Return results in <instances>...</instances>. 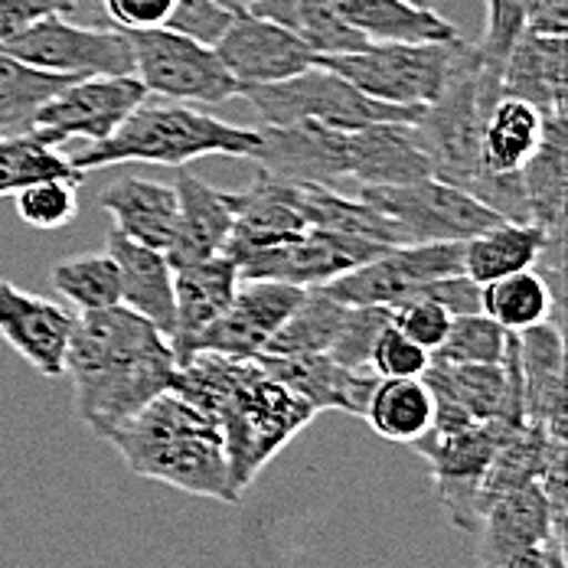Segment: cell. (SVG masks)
Here are the masks:
<instances>
[{"label":"cell","mask_w":568,"mask_h":568,"mask_svg":"<svg viewBox=\"0 0 568 568\" xmlns=\"http://www.w3.org/2000/svg\"><path fill=\"white\" fill-rule=\"evenodd\" d=\"M346 304L331 297L324 287H304V297L287 314L275 337L262 349L265 356H311L327 353L341 331ZM258 353V356H262Z\"/></svg>","instance_id":"cell-34"},{"label":"cell","mask_w":568,"mask_h":568,"mask_svg":"<svg viewBox=\"0 0 568 568\" xmlns=\"http://www.w3.org/2000/svg\"><path fill=\"white\" fill-rule=\"evenodd\" d=\"M523 193L529 206V223L546 232L549 245L542 252V265L552 272V291L559 294L562 275V235H566V193H568V121L566 114H549L542 128V141L536 154L519 171Z\"/></svg>","instance_id":"cell-16"},{"label":"cell","mask_w":568,"mask_h":568,"mask_svg":"<svg viewBox=\"0 0 568 568\" xmlns=\"http://www.w3.org/2000/svg\"><path fill=\"white\" fill-rule=\"evenodd\" d=\"M523 383V425H539L566 442V343L549 321L516 334Z\"/></svg>","instance_id":"cell-20"},{"label":"cell","mask_w":568,"mask_h":568,"mask_svg":"<svg viewBox=\"0 0 568 568\" xmlns=\"http://www.w3.org/2000/svg\"><path fill=\"white\" fill-rule=\"evenodd\" d=\"M408 3H418V7H435L438 0H408Z\"/></svg>","instance_id":"cell-51"},{"label":"cell","mask_w":568,"mask_h":568,"mask_svg":"<svg viewBox=\"0 0 568 568\" xmlns=\"http://www.w3.org/2000/svg\"><path fill=\"white\" fill-rule=\"evenodd\" d=\"M105 442L138 477L220 504H239L242 497L220 425L176 389L151 398L138 415L109 432Z\"/></svg>","instance_id":"cell-4"},{"label":"cell","mask_w":568,"mask_h":568,"mask_svg":"<svg viewBox=\"0 0 568 568\" xmlns=\"http://www.w3.org/2000/svg\"><path fill=\"white\" fill-rule=\"evenodd\" d=\"M460 252H464V242L393 245V248L379 252L376 258L343 272L341 278L321 284V287L349 307H359V304L393 307L398 301L412 297L422 284L464 272Z\"/></svg>","instance_id":"cell-13"},{"label":"cell","mask_w":568,"mask_h":568,"mask_svg":"<svg viewBox=\"0 0 568 568\" xmlns=\"http://www.w3.org/2000/svg\"><path fill=\"white\" fill-rule=\"evenodd\" d=\"M262 154V131L232 124L216 114L200 112L183 102L144 99L128 114L112 138L72 154V168L82 173L121 168V164H161L186 168L203 158L255 161Z\"/></svg>","instance_id":"cell-5"},{"label":"cell","mask_w":568,"mask_h":568,"mask_svg":"<svg viewBox=\"0 0 568 568\" xmlns=\"http://www.w3.org/2000/svg\"><path fill=\"white\" fill-rule=\"evenodd\" d=\"M549 239L536 223H513L500 220L484 232L464 239L460 265L464 275L477 284H490L497 278H507L516 272L536 268Z\"/></svg>","instance_id":"cell-29"},{"label":"cell","mask_w":568,"mask_h":568,"mask_svg":"<svg viewBox=\"0 0 568 568\" xmlns=\"http://www.w3.org/2000/svg\"><path fill=\"white\" fill-rule=\"evenodd\" d=\"M262 154L252 161L255 171L287 183H321L353 180L356 186L412 183L432 176L428 158L415 141L412 124L376 121L359 128H334L321 121L265 124Z\"/></svg>","instance_id":"cell-3"},{"label":"cell","mask_w":568,"mask_h":568,"mask_svg":"<svg viewBox=\"0 0 568 568\" xmlns=\"http://www.w3.org/2000/svg\"><path fill=\"white\" fill-rule=\"evenodd\" d=\"M467 43L470 40L464 37L425 43H366L356 53L317 57V65H327L369 99L402 109H425L445 92Z\"/></svg>","instance_id":"cell-6"},{"label":"cell","mask_w":568,"mask_h":568,"mask_svg":"<svg viewBox=\"0 0 568 568\" xmlns=\"http://www.w3.org/2000/svg\"><path fill=\"white\" fill-rule=\"evenodd\" d=\"M239 99H245L265 124H294V121H321L334 128H359L376 121H405L415 124L425 109H402L379 99L363 95L343 75L327 65H311L291 79L272 85H242Z\"/></svg>","instance_id":"cell-7"},{"label":"cell","mask_w":568,"mask_h":568,"mask_svg":"<svg viewBox=\"0 0 568 568\" xmlns=\"http://www.w3.org/2000/svg\"><path fill=\"white\" fill-rule=\"evenodd\" d=\"M556 304H559V294L546 282V275L532 268L480 284V314H487L494 324H500L510 334L549 321Z\"/></svg>","instance_id":"cell-33"},{"label":"cell","mask_w":568,"mask_h":568,"mask_svg":"<svg viewBox=\"0 0 568 568\" xmlns=\"http://www.w3.org/2000/svg\"><path fill=\"white\" fill-rule=\"evenodd\" d=\"M546 568H566V539H556L552 542V552H549V566Z\"/></svg>","instance_id":"cell-49"},{"label":"cell","mask_w":568,"mask_h":568,"mask_svg":"<svg viewBox=\"0 0 568 568\" xmlns=\"http://www.w3.org/2000/svg\"><path fill=\"white\" fill-rule=\"evenodd\" d=\"M69 82L75 79L37 69L0 50V134H27L37 112Z\"/></svg>","instance_id":"cell-35"},{"label":"cell","mask_w":568,"mask_h":568,"mask_svg":"<svg viewBox=\"0 0 568 568\" xmlns=\"http://www.w3.org/2000/svg\"><path fill=\"white\" fill-rule=\"evenodd\" d=\"M134 53V75L148 95L183 105H223L239 99V82L229 75L213 47L180 37L168 27L128 33Z\"/></svg>","instance_id":"cell-9"},{"label":"cell","mask_w":568,"mask_h":568,"mask_svg":"<svg viewBox=\"0 0 568 568\" xmlns=\"http://www.w3.org/2000/svg\"><path fill=\"white\" fill-rule=\"evenodd\" d=\"M386 248H393V245H379L369 239L341 235V232H327V229H307L297 239L242 255L235 265H239V278H248V282L321 287V284L341 278L343 272L376 258Z\"/></svg>","instance_id":"cell-14"},{"label":"cell","mask_w":568,"mask_h":568,"mask_svg":"<svg viewBox=\"0 0 568 568\" xmlns=\"http://www.w3.org/2000/svg\"><path fill=\"white\" fill-rule=\"evenodd\" d=\"M239 287V265L226 252L206 262L173 268V331L171 349L176 369L196 356L200 334L226 311Z\"/></svg>","instance_id":"cell-21"},{"label":"cell","mask_w":568,"mask_h":568,"mask_svg":"<svg viewBox=\"0 0 568 568\" xmlns=\"http://www.w3.org/2000/svg\"><path fill=\"white\" fill-rule=\"evenodd\" d=\"M258 366L284 383L291 393L311 402L317 412L337 408L349 415H363L373 386L379 376L373 369H346L334 363L327 353H311V356H255Z\"/></svg>","instance_id":"cell-23"},{"label":"cell","mask_w":568,"mask_h":568,"mask_svg":"<svg viewBox=\"0 0 568 568\" xmlns=\"http://www.w3.org/2000/svg\"><path fill=\"white\" fill-rule=\"evenodd\" d=\"M415 294L432 297V301L442 304L452 317H460V314H480V284L470 282L464 272L422 284Z\"/></svg>","instance_id":"cell-47"},{"label":"cell","mask_w":568,"mask_h":568,"mask_svg":"<svg viewBox=\"0 0 568 568\" xmlns=\"http://www.w3.org/2000/svg\"><path fill=\"white\" fill-rule=\"evenodd\" d=\"M232 210V235L226 255L239 262L248 252L278 245L307 232L304 206H301V183L275 180L268 173L255 171L245 190H229Z\"/></svg>","instance_id":"cell-18"},{"label":"cell","mask_w":568,"mask_h":568,"mask_svg":"<svg viewBox=\"0 0 568 568\" xmlns=\"http://www.w3.org/2000/svg\"><path fill=\"white\" fill-rule=\"evenodd\" d=\"M50 282L72 307H79V314L121 304V278L109 252L62 258L53 265Z\"/></svg>","instance_id":"cell-36"},{"label":"cell","mask_w":568,"mask_h":568,"mask_svg":"<svg viewBox=\"0 0 568 568\" xmlns=\"http://www.w3.org/2000/svg\"><path fill=\"white\" fill-rule=\"evenodd\" d=\"M510 331L494 324L487 314H460L452 317L448 337L432 353L442 363H500L507 353Z\"/></svg>","instance_id":"cell-39"},{"label":"cell","mask_w":568,"mask_h":568,"mask_svg":"<svg viewBox=\"0 0 568 568\" xmlns=\"http://www.w3.org/2000/svg\"><path fill=\"white\" fill-rule=\"evenodd\" d=\"M546 114L532 105L500 95L480 128V171L484 176H513L526 168L542 141Z\"/></svg>","instance_id":"cell-30"},{"label":"cell","mask_w":568,"mask_h":568,"mask_svg":"<svg viewBox=\"0 0 568 568\" xmlns=\"http://www.w3.org/2000/svg\"><path fill=\"white\" fill-rule=\"evenodd\" d=\"M432 366V353L425 346L405 337L396 324H389L369 353V369L379 379H405V376H425V369Z\"/></svg>","instance_id":"cell-41"},{"label":"cell","mask_w":568,"mask_h":568,"mask_svg":"<svg viewBox=\"0 0 568 568\" xmlns=\"http://www.w3.org/2000/svg\"><path fill=\"white\" fill-rule=\"evenodd\" d=\"M526 30L546 37H568V0H529Z\"/></svg>","instance_id":"cell-48"},{"label":"cell","mask_w":568,"mask_h":568,"mask_svg":"<svg viewBox=\"0 0 568 568\" xmlns=\"http://www.w3.org/2000/svg\"><path fill=\"white\" fill-rule=\"evenodd\" d=\"M229 75L242 85H272L311 69L317 57L278 23L242 10L229 23L223 40L213 47Z\"/></svg>","instance_id":"cell-17"},{"label":"cell","mask_w":568,"mask_h":568,"mask_svg":"<svg viewBox=\"0 0 568 568\" xmlns=\"http://www.w3.org/2000/svg\"><path fill=\"white\" fill-rule=\"evenodd\" d=\"M82 0H0V47L50 13L75 10Z\"/></svg>","instance_id":"cell-46"},{"label":"cell","mask_w":568,"mask_h":568,"mask_svg":"<svg viewBox=\"0 0 568 568\" xmlns=\"http://www.w3.org/2000/svg\"><path fill=\"white\" fill-rule=\"evenodd\" d=\"M500 95L519 99L546 118L566 114V37L523 30L504 59Z\"/></svg>","instance_id":"cell-25"},{"label":"cell","mask_w":568,"mask_h":568,"mask_svg":"<svg viewBox=\"0 0 568 568\" xmlns=\"http://www.w3.org/2000/svg\"><path fill=\"white\" fill-rule=\"evenodd\" d=\"M356 196L398 229L402 245L464 242L504 220L470 193L435 176L386 186H356Z\"/></svg>","instance_id":"cell-8"},{"label":"cell","mask_w":568,"mask_h":568,"mask_svg":"<svg viewBox=\"0 0 568 568\" xmlns=\"http://www.w3.org/2000/svg\"><path fill=\"white\" fill-rule=\"evenodd\" d=\"M99 206L114 220V232L131 242L168 248L176 226V193L148 176H121L99 196Z\"/></svg>","instance_id":"cell-27"},{"label":"cell","mask_w":568,"mask_h":568,"mask_svg":"<svg viewBox=\"0 0 568 568\" xmlns=\"http://www.w3.org/2000/svg\"><path fill=\"white\" fill-rule=\"evenodd\" d=\"M223 7H229L232 13H242V10H248L252 7V0H220Z\"/></svg>","instance_id":"cell-50"},{"label":"cell","mask_w":568,"mask_h":568,"mask_svg":"<svg viewBox=\"0 0 568 568\" xmlns=\"http://www.w3.org/2000/svg\"><path fill=\"white\" fill-rule=\"evenodd\" d=\"M346 27H353L366 43H425L460 37L452 20L435 7H418L408 0H331Z\"/></svg>","instance_id":"cell-28"},{"label":"cell","mask_w":568,"mask_h":568,"mask_svg":"<svg viewBox=\"0 0 568 568\" xmlns=\"http://www.w3.org/2000/svg\"><path fill=\"white\" fill-rule=\"evenodd\" d=\"M75 314L57 301L0 278V337L40 376H62Z\"/></svg>","instance_id":"cell-19"},{"label":"cell","mask_w":568,"mask_h":568,"mask_svg":"<svg viewBox=\"0 0 568 568\" xmlns=\"http://www.w3.org/2000/svg\"><path fill=\"white\" fill-rule=\"evenodd\" d=\"M0 50L23 59L37 69L85 79V75H134L131 40L118 27H82L65 20L62 13H50L7 40Z\"/></svg>","instance_id":"cell-11"},{"label":"cell","mask_w":568,"mask_h":568,"mask_svg":"<svg viewBox=\"0 0 568 568\" xmlns=\"http://www.w3.org/2000/svg\"><path fill=\"white\" fill-rule=\"evenodd\" d=\"M148 99L138 75H85L59 89L37 112L30 128L47 148H62L69 141L99 144L112 138L114 128Z\"/></svg>","instance_id":"cell-12"},{"label":"cell","mask_w":568,"mask_h":568,"mask_svg":"<svg viewBox=\"0 0 568 568\" xmlns=\"http://www.w3.org/2000/svg\"><path fill=\"white\" fill-rule=\"evenodd\" d=\"M363 418L379 438L396 442V445H415L432 428L435 396L425 376L379 379L369 393Z\"/></svg>","instance_id":"cell-32"},{"label":"cell","mask_w":568,"mask_h":568,"mask_svg":"<svg viewBox=\"0 0 568 568\" xmlns=\"http://www.w3.org/2000/svg\"><path fill=\"white\" fill-rule=\"evenodd\" d=\"M105 13L118 30L138 33V30H161L168 27L176 0H102Z\"/></svg>","instance_id":"cell-45"},{"label":"cell","mask_w":568,"mask_h":568,"mask_svg":"<svg viewBox=\"0 0 568 568\" xmlns=\"http://www.w3.org/2000/svg\"><path fill=\"white\" fill-rule=\"evenodd\" d=\"M304 297V287L284 282H248L239 278V287L226 311L200 334L196 353H220L232 359H255L287 314Z\"/></svg>","instance_id":"cell-15"},{"label":"cell","mask_w":568,"mask_h":568,"mask_svg":"<svg viewBox=\"0 0 568 568\" xmlns=\"http://www.w3.org/2000/svg\"><path fill=\"white\" fill-rule=\"evenodd\" d=\"M513 425L500 418L467 422L460 428H428L412 448L432 464L435 497L448 519L464 532H477L480 526V477L497 455V448L510 438Z\"/></svg>","instance_id":"cell-10"},{"label":"cell","mask_w":568,"mask_h":568,"mask_svg":"<svg viewBox=\"0 0 568 568\" xmlns=\"http://www.w3.org/2000/svg\"><path fill=\"white\" fill-rule=\"evenodd\" d=\"M62 376L72 379L75 415L105 438L148 402L173 389L171 341L141 314L114 304L75 317Z\"/></svg>","instance_id":"cell-1"},{"label":"cell","mask_w":568,"mask_h":568,"mask_svg":"<svg viewBox=\"0 0 568 568\" xmlns=\"http://www.w3.org/2000/svg\"><path fill=\"white\" fill-rule=\"evenodd\" d=\"M389 311H393V324L398 331L405 337H412L418 346H425L428 353H435L448 337L452 314L442 304H435L432 297H425V294H412V297L393 304Z\"/></svg>","instance_id":"cell-42"},{"label":"cell","mask_w":568,"mask_h":568,"mask_svg":"<svg viewBox=\"0 0 568 568\" xmlns=\"http://www.w3.org/2000/svg\"><path fill=\"white\" fill-rule=\"evenodd\" d=\"M79 186L82 180H40L13 193V210L17 220L30 229H62L69 226L79 213Z\"/></svg>","instance_id":"cell-38"},{"label":"cell","mask_w":568,"mask_h":568,"mask_svg":"<svg viewBox=\"0 0 568 568\" xmlns=\"http://www.w3.org/2000/svg\"><path fill=\"white\" fill-rule=\"evenodd\" d=\"M559 536L552 529V513L536 480L497 497L477 526V559L480 568H504L513 556L529 546Z\"/></svg>","instance_id":"cell-24"},{"label":"cell","mask_w":568,"mask_h":568,"mask_svg":"<svg viewBox=\"0 0 568 568\" xmlns=\"http://www.w3.org/2000/svg\"><path fill=\"white\" fill-rule=\"evenodd\" d=\"M232 20H235V13L220 0H176L168 30L190 37L203 47H216Z\"/></svg>","instance_id":"cell-43"},{"label":"cell","mask_w":568,"mask_h":568,"mask_svg":"<svg viewBox=\"0 0 568 568\" xmlns=\"http://www.w3.org/2000/svg\"><path fill=\"white\" fill-rule=\"evenodd\" d=\"M248 10L297 37L314 57H343L366 47V40L343 23L331 0H252Z\"/></svg>","instance_id":"cell-31"},{"label":"cell","mask_w":568,"mask_h":568,"mask_svg":"<svg viewBox=\"0 0 568 568\" xmlns=\"http://www.w3.org/2000/svg\"><path fill=\"white\" fill-rule=\"evenodd\" d=\"M176 226L171 245L164 248L173 268L206 262L223 255L232 235V210H229L226 190H216L203 183L196 173L176 168Z\"/></svg>","instance_id":"cell-22"},{"label":"cell","mask_w":568,"mask_h":568,"mask_svg":"<svg viewBox=\"0 0 568 568\" xmlns=\"http://www.w3.org/2000/svg\"><path fill=\"white\" fill-rule=\"evenodd\" d=\"M85 180V173L75 171L72 161L47 148L40 138L27 134H0V196H13L17 190L40 183V180Z\"/></svg>","instance_id":"cell-37"},{"label":"cell","mask_w":568,"mask_h":568,"mask_svg":"<svg viewBox=\"0 0 568 568\" xmlns=\"http://www.w3.org/2000/svg\"><path fill=\"white\" fill-rule=\"evenodd\" d=\"M173 389L220 425L239 490H245L252 477L317 415L311 402L268 376L258 359L196 353L176 369Z\"/></svg>","instance_id":"cell-2"},{"label":"cell","mask_w":568,"mask_h":568,"mask_svg":"<svg viewBox=\"0 0 568 568\" xmlns=\"http://www.w3.org/2000/svg\"><path fill=\"white\" fill-rule=\"evenodd\" d=\"M526 10L529 0H487V30L480 50L494 65L504 69V59L516 43V37L526 30Z\"/></svg>","instance_id":"cell-44"},{"label":"cell","mask_w":568,"mask_h":568,"mask_svg":"<svg viewBox=\"0 0 568 568\" xmlns=\"http://www.w3.org/2000/svg\"><path fill=\"white\" fill-rule=\"evenodd\" d=\"M393 324V311L379 307V304H359L349 307L343 314L341 331L334 337V346L327 349V356L334 363H341L346 369H369V353L376 337Z\"/></svg>","instance_id":"cell-40"},{"label":"cell","mask_w":568,"mask_h":568,"mask_svg":"<svg viewBox=\"0 0 568 568\" xmlns=\"http://www.w3.org/2000/svg\"><path fill=\"white\" fill-rule=\"evenodd\" d=\"M105 252L118 265L121 304L151 321L164 337L173 331V265L164 248H151L124 239L121 232L105 235Z\"/></svg>","instance_id":"cell-26"}]
</instances>
